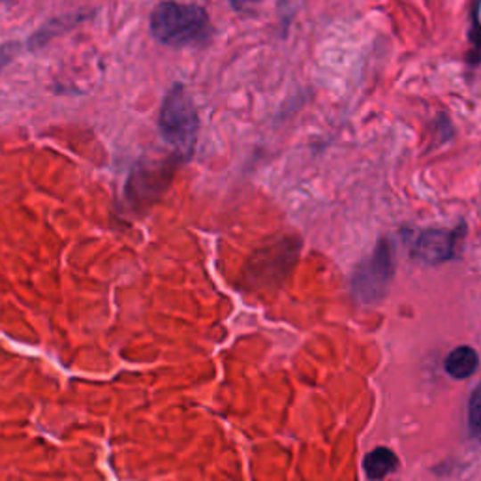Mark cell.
Wrapping results in <instances>:
<instances>
[{
    "label": "cell",
    "instance_id": "1",
    "mask_svg": "<svg viewBox=\"0 0 481 481\" xmlns=\"http://www.w3.org/2000/svg\"><path fill=\"white\" fill-rule=\"evenodd\" d=\"M151 32L164 45L188 47L209 40L213 27L205 8L166 0L151 13Z\"/></svg>",
    "mask_w": 481,
    "mask_h": 481
},
{
    "label": "cell",
    "instance_id": "2",
    "mask_svg": "<svg viewBox=\"0 0 481 481\" xmlns=\"http://www.w3.org/2000/svg\"><path fill=\"white\" fill-rule=\"evenodd\" d=\"M159 128L162 140L174 149L177 159L188 160L192 157L200 132V117L183 83H175L164 96Z\"/></svg>",
    "mask_w": 481,
    "mask_h": 481
},
{
    "label": "cell",
    "instance_id": "3",
    "mask_svg": "<svg viewBox=\"0 0 481 481\" xmlns=\"http://www.w3.org/2000/svg\"><path fill=\"white\" fill-rule=\"evenodd\" d=\"M395 274L393 247L387 239L378 240L376 249L361 262L352 274V294L363 305H374L382 301L387 294Z\"/></svg>",
    "mask_w": 481,
    "mask_h": 481
},
{
    "label": "cell",
    "instance_id": "4",
    "mask_svg": "<svg viewBox=\"0 0 481 481\" xmlns=\"http://www.w3.org/2000/svg\"><path fill=\"white\" fill-rule=\"evenodd\" d=\"M171 169L166 162H140L125 184V200L134 209H145L157 201L171 179Z\"/></svg>",
    "mask_w": 481,
    "mask_h": 481
},
{
    "label": "cell",
    "instance_id": "5",
    "mask_svg": "<svg viewBox=\"0 0 481 481\" xmlns=\"http://www.w3.org/2000/svg\"><path fill=\"white\" fill-rule=\"evenodd\" d=\"M462 232H465V226L461 230H425L412 243V256L431 265L453 260L459 249V239L465 235Z\"/></svg>",
    "mask_w": 481,
    "mask_h": 481
},
{
    "label": "cell",
    "instance_id": "6",
    "mask_svg": "<svg viewBox=\"0 0 481 481\" xmlns=\"http://www.w3.org/2000/svg\"><path fill=\"white\" fill-rule=\"evenodd\" d=\"M93 13L91 12H79V13H68L62 17H55V20L47 21L45 25H42L37 32L32 34L29 38V49H40L45 44H49L53 38L61 37V34L68 32L70 29H74L76 25H79L81 21H87Z\"/></svg>",
    "mask_w": 481,
    "mask_h": 481
},
{
    "label": "cell",
    "instance_id": "7",
    "mask_svg": "<svg viewBox=\"0 0 481 481\" xmlns=\"http://www.w3.org/2000/svg\"><path fill=\"white\" fill-rule=\"evenodd\" d=\"M479 365L477 352L470 346H459L450 352V355L445 357V372H448L455 380H467L470 378Z\"/></svg>",
    "mask_w": 481,
    "mask_h": 481
},
{
    "label": "cell",
    "instance_id": "8",
    "mask_svg": "<svg viewBox=\"0 0 481 481\" xmlns=\"http://www.w3.org/2000/svg\"><path fill=\"white\" fill-rule=\"evenodd\" d=\"M399 467V459L391 450L387 448H376L372 450L365 461H363V469L369 479L372 481H380L393 474Z\"/></svg>",
    "mask_w": 481,
    "mask_h": 481
},
{
    "label": "cell",
    "instance_id": "9",
    "mask_svg": "<svg viewBox=\"0 0 481 481\" xmlns=\"http://www.w3.org/2000/svg\"><path fill=\"white\" fill-rule=\"evenodd\" d=\"M469 431L472 436L481 438V382L469 401Z\"/></svg>",
    "mask_w": 481,
    "mask_h": 481
},
{
    "label": "cell",
    "instance_id": "10",
    "mask_svg": "<svg viewBox=\"0 0 481 481\" xmlns=\"http://www.w3.org/2000/svg\"><path fill=\"white\" fill-rule=\"evenodd\" d=\"M479 10L476 6L474 13H472V25H470V32H469V38H470V64H481V23H479V17H477Z\"/></svg>",
    "mask_w": 481,
    "mask_h": 481
},
{
    "label": "cell",
    "instance_id": "11",
    "mask_svg": "<svg viewBox=\"0 0 481 481\" xmlns=\"http://www.w3.org/2000/svg\"><path fill=\"white\" fill-rule=\"evenodd\" d=\"M20 49H21V45L17 42H6V44L0 45V72H3L4 68L15 59L17 51Z\"/></svg>",
    "mask_w": 481,
    "mask_h": 481
},
{
    "label": "cell",
    "instance_id": "12",
    "mask_svg": "<svg viewBox=\"0 0 481 481\" xmlns=\"http://www.w3.org/2000/svg\"><path fill=\"white\" fill-rule=\"evenodd\" d=\"M0 3H3V0H0Z\"/></svg>",
    "mask_w": 481,
    "mask_h": 481
}]
</instances>
